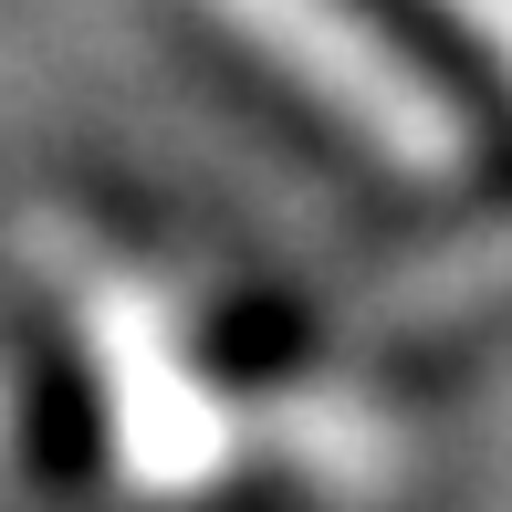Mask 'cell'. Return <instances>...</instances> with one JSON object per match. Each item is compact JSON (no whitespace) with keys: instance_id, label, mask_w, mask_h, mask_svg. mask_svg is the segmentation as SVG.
<instances>
[{"instance_id":"1","label":"cell","mask_w":512,"mask_h":512,"mask_svg":"<svg viewBox=\"0 0 512 512\" xmlns=\"http://www.w3.org/2000/svg\"><path fill=\"white\" fill-rule=\"evenodd\" d=\"M32 251H42L63 314H74V335H84L126 502H199V492H220L230 471H251V408L199 366L189 314L168 304V283L115 262L105 241H84V230H63V220H32Z\"/></svg>"},{"instance_id":"2","label":"cell","mask_w":512,"mask_h":512,"mask_svg":"<svg viewBox=\"0 0 512 512\" xmlns=\"http://www.w3.org/2000/svg\"><path fill=\"white\" fill-rule=\"evenodd\" d=\"M209 21H220V32H241L272 74H293L345 136H366L387 168L450 178L460 157H471L460 105L418 74V63L356 11V0H209Z\"/></svg>"},{"instance_id":"3","label":"cell","mask_w":512,"mask_h":512,"mask_svg":"<svg viewBox=\"0 0 512 512\" xmlns=\"http://www.w3.org/2000/svg\"><path fill=\"white\" fill-rule=\"evenodd\" d=\"M251 471H293L314 502H387L408 481V429L345 377H293L251 398Z\"/></svg>"},{"instance_id":"4","label":"cell","mask_w":512,"mask_h":512,"mask_svg":"<svg viewBox=\"0 0 512 512\" xmlns=\"http://www.w3.org/2000/svg\"><path fill=\"white\" fill-rule=\"evenodd\" d=\"M439 11H450V21H460V32H471V42H481V53H492V63H502V84H512V0H439Z\"/></svg>"}]
</instances>
